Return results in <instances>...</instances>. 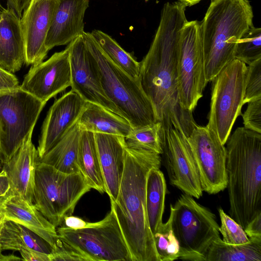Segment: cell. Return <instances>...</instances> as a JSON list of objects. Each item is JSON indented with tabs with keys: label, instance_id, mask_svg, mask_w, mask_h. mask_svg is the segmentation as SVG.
Listing matches in <instances>:
<instances>
[{
	"label": "cell",
	"instance_id": "cell-1",
	"mask_svg": "<svg viewBox=\"0 0 261 261\" xmlns=\"http://www.w3.org/2000/svg\"><path fill=\"white\" fill-rule=\"evenodd\" d=\"M186 8L178 1L164 4L154 37L140 62L139 81L165 136L173 127L188 137L197 125L192 113L181 108L178 96L177 62L181 30L188 21Z\"/></svg>",
	"mask_w": 261,
	"mask_h": 261
},
{
	"label": "cell",
	"instance_id": "cell-2",
	"mask_svg": "<svg viewBox=\"0 0 261 261\" xmlns=\"http://www.w3.org/2000/svg\"><path fill=\"white\" fill-rule=\"evenodd\" d=\"M160 154L126 147L125 164L118 193L111 201L132 261H160L148 221L146 185L148 174L161 167Z\"/></svg>",
	"mask_w": 261,
	"mask_h": 261
},
{
	"label": "cell",
	"instance_id": "cell-3",
	"mask_svg": "<svg viewBox=\"0 0 261 261\" xmlns=\"http://www.w3.org/2000/svg\"><path fill=\"white\" fill-rule=\"evenodd\" d=\"M226 143L229 214L244 229L261 214V134L239 127Z\"/></svg>",
	"mask_w": 261,
	"mask_h": 261
},
{
	"label": "cell",
	"instance_id": "cell-4",
	"mask_svg": "<svg viewBox=\"0 0 261 261\" xmlns=\"http://www.w3.org/2000/svg\"><path fill=\"white\" fill-rule=\"evenodd\" d=\"M253 18L248 0H212L200 22L207 83L235 59L238 41L253 26Z\"/></svg>",
	"mask_w": 261,
	"mask_h": 261
},
{
	"label": "cell",
	"instance_id": "cell-5",
	"mask_svg": "<svg viewBox=\"0 0 261 261\" xmlns=\"http://www.w3.org/2000/svg\"><path fill=\"white\" fill-rule=\"evenodd\" d=\"M83 37L97 70L102 89L133 129L156 122L152 103L139 80L130 77L106 55L91 33Z\"/></svg>",
	"mask_w": 261,
	"mask_h": 261
},
{
	"label": "cell",
	"instance_id": "cell-6",
	"mask_svg": "<svg viewBox=\"0 0 261 261\" xmlns=\"http://www.w3.org/2000/svg\"><path fill=\"white\" fill-rule=\"evenodd\" d=\"M91 188L81 172L66 173L38 162L35 174L33 204L56 228L72 215Z\"/></svg>",
	"mask_w": 261,
	"mask_h": 261
},
{
	"label": "cell",
	"instance_id": "cell-7",
	"mask_svg": "<svg viewBox=\"0 0 261 261\" xmlns=\"http://www.w3.org/2000/svg\"><path fill=\"white\" fill-rule=\"evenodd\" d=\"M172 228L180 246L178 259L204 261L212 243L220 238L215 215L193 197L181 194L170 205Z\"/></svg>",
	"mask_w": 261,
	"mask_h": 261
},
{
	"label": "cell",
	"instance_id": "cell-8",
	"mask_svg": "<svg viewBox=\"0 0 261 261\" xmlns=\"http://www.w3.org/2000/svg\"><path fill=\"white\" fill-rule=\"evenodd\" d=\"M247 66L234 59L213 79L210 109L206 126L225 145L240 115L245 95Z\"/></svg>",
	"mask_w": 261,
	"mask_h": 261
},
{
	"label": "cell",
	"instance_id": "cell-9",
	"mask_svg": "<svg viewBox=\"0 0 261 261\" xmlns=\"http://www.w3.org/2000/svg\"><path fill=\"white\" fill-rule=\"evenodd\" d=\"M61 239L76 248L89 261H132L131 255L113 210L102 220L74 230L56 228Z\"/></svg>",
	"mask_w": 261,
	"mask_h": 261
},
{
	"label": "cell",
	"instance_id": "cell-10",
	"mask_svg": "<svg viewBox=\"0 0 261 261\" xmlns=\"http://www.w3.org/2000/svg\"><path fill=\"white\" fill-rule=\"evenodd\" d=\"M46 103L20 87L0 91L1 162H7L34 130Z\"/></svg>",
	"mask_w": 261,
	"mask_h": 261
},
{
	"label": "cell",
	"instance_id": "cell-11",
	"mask_svg": "<svg viewBox=\"0 0 261 261\" xmlns=\"http://www.w3.org/2000/svg\"><path fill=\"white\" fill-rule=\"evenodd\" d=\"M177 71L180 105L193 113L207 83L198 20L187 21L182 28Z\"/></svg>",
	"mask_w": 261,
	"mask_h": 261
},
{
	"label": "cell",
	"instance_id": "cell-12",
	"mask_svg": "<svg viewBox=\"0 0 261 261\" xmlns=\"http://www.w3.org/2000/svg\"><path fill=\"white\" fill-rule=\"evenodd\" d=\"M203 191L216 194L226 188V149L215 133L197 125L187 137Z\"/></svg>",
	"mask_w": 261,
	"mask_h": 261
},
{
	"label": "cell",
	"instance_id": "cell-13",
	"mask_svg": "<svg viewBox=\"0 0 261 261\" xmlns=\"http://www.w3.org/2000/svg\"><path fill=\"white\" fill-rule=\"evenodd\" d=\"M162 155L170 184L199 199L203 191L187 137L178 129L170 128L165 136Z\"/></svg>",
	"mask_w": 261,
	"mask_h": 261
},
{
	"label": "cell",
	"instance_id": "cell-14",
	"mask_svg": "<svg viewBox=\"0 0 261 261\" xmlns=\"http://www.w3.org/2000/svg\"><path fill=\"white\" fill-rule=\"evenodd\" d=\"M71 86L69 45L45 62L32 65L20 88L46 103Z\"/></svg>",
	"mask_w": 261,
	"mask_h": 261
},
{
	"label": "cell",
	"instance_id": "cell-15",
	"mask_svg": "<svg viewBox=\"0 0 261 261\" xmlns=\"http://www.w3.org/2000/svg\"><path fill=\"white\" fill-rule=\"evenodd\" d=\"M71 90L85 101L99 105L121 116L106 95L97 70L86 46L83 35L69 44Z\"/></svg>",
	"mask_w": 261,
	"mask_h": 261
},
{
	"label": "cell",
	"instance_id": "cell-16",
	"mask_svg": "<svg viewBox=\"0 0 261 261\" xmlns=\"http://www.w3.org/2000/svg\"><path fill=\"white\" fill-rule=\"evenodd\" d=\"M58 0H31L20 18L27 65H36L46 57L45 41Z\"/></svg>",
	"mask_w": 261,
	"mask_h": 261
},
{
	"label": "cell",
	"instance_id": "cell-17",
	"mask_svg": "<svg viewBox=\"0 0 261 261\" xmlns=\"http://www.w3.org/2000/svg\"><path fill=\"white\" fill-rule=\"evenodd\" d=\"M85 101L72 90L56 99L50 107L42 126L37 148L42 158L76 123Z\"/></svg>",
	"mask_w": 261,
	"mask_h": 261
},
{
	"label": "cell",
	"instance_id": "cell-18",
	"mask_svg": "<svg viewBox=\"0 0 261 261\" xmlns=\"http://www.w3.org/2000/svg\"><path fill=\"white\" fill-rule=\"evenodd\" d=\"M32 130L11 158L2 164L8 176V194H16L33 204L35 174L39 162L37 149L33 144Z\"/></svg>",
	"mask_w": 261,
	"mask_h": 261
},
{
	"label": "cell",
	"instance_id": "cell-19",
	"mask_svg": "<svg viewBox=\"0 0 261 261\" xmlns=\"http://www.w3.org/2000/svg\"><path fill=\"white\" fill-rule=\"evenodd\" d=\"M89 0H58L45 41L49 51L69 44L83 35L84 16Z\"/></svg>",
	"mask_w": 261,
	"mask_h": 261
},
{
	"label": "cell",
	"instance_id": "cell-20",
	"mask_svg": "<svg viewBox=\"0 0 261 261\" xmlns=\"http://www.w3.org/2000/svg\"><path fill=\"white\" fill-rule=\"evenodd\" d=\"M106 193L110 201L116 200L125 164V138L118 135L94 133Z\"/></svg>",
	"mask_w": 261,
	"mask_h": 261
},
{
	"label": "cell",
	"instance_id": "cell-21",
	"mask_svg": "<svg viewBox=\"0 0 261 261\" xmlns=\"http://www.w3.org/2000/svg\"><path fill=\"white\" fill-rule=\"evenodd\" d=\"M0 213L5 220L25 227L46 241L51 247L59 238L54 226L35 206L22 197L8 194L0 200Z\"/></svg>",
	"mask_w": 261,
	"mask_h": 261
},
{
	"label": "cell",
	"instance_id": "cell-22",
	"mask_svg": "<svg viewBox=\"0 0 261 261\" xmlns=\"http://www.w3.org/2000/svg\"><path fill=\"white\" fill-rule=\"evenodd\" d=\"M25 60L20 18L8 5L0 12V67L13 73L20 70Z\"/></svg>",
	"mask_w": 261,
	"mask_h": 261
},
{
	"label": "cell",
	"instance_id": "cell-23",
	"mask_svg": "<svg viewBox=\"0 0 261 261\" xmlns=\"http://www.w3.org/2000/svg\"><path fill=\"white\" fill-rule=\"evenodd\" d=\"M81 131L114 135L126 137L133 130L124 117L102 106L85 101L76 122Z\"/></svg>",
	"mask_w": 261,
	"mask_h": 261
},
{
	"label": "cell",
	"instance_id": "cell-24",
	"mask_svg": "<svg viewBox=\"0 0 261 261\" xmlns=\"http://www.w3.org/2000/svg\"><path fill=\"white\" fill-rule=\"evenodd\" d=\"M81 133L76 123L56 145L39 159V162L50 165L64 173L80 172L77 156Z\"/></svg>",
	"mask_w": 261,
	"mask_h": 261
},
{
	"label": "cell",
	"instance_id": "cell-25",
	"mask_svg": "<svg viewBox=\"0 0 261 261\" xmlns=\"http://www.w3.org/2000/svg\"><path fill=\"white\" fill-rule=\"evenodd\" d=\"M77 164L80 172L91 189H95L100 193L106 192L94 133L81 131Z\"/></svg>",
	"mask_w": 261,
	"mask_h": 261
},
{
	"label": "cell",
	"instance_id": "cell-26",
	"mask_svg": "<svg viewBox=\"0 0 261 261\" xmlns=\"http://www.w3.org/2000/svg\"><path fill=\"white\" fill-rule=\"evenodd\" d=\"M2 251L31 249L50 254L51 246L36 233L12 221L5 220L0 231Z\"/></svg>",
	"mask_w": 261,
	"mask_h": 261
},
{
	"label": "cell",
	"instance_id": "cell-27",
	"mask_svg": "<svg viewBox=\"0 0 261 261\" xmlns=\"http://www.w3.org/2000/svg\"><path fill=\"white\" fill-rule=\"evenodd\" d=\"M167 185L160 167L149 171L146 185V204L149 225L153 234L163 223Z\"/></svg>",
	"mask_w": 261,
	"mask_h": 261
},
{
	"label": "cell",
	"instance_id": "cell-28",
	"mask_svg": "<svg viewBox=\"0 0 261 261\" xmlns=\"http://www.w3.org/2000/svg\"><path fill=\"white\" fill-rule=\"evenodd\" d=\"M242 244H230L220 238L211 245L204 261H260L261 240L249 239Z\"/></svg>",
	"mask_w": 261,
	"mask_h": 261
},
{
	"label": "cell",
	"instance_id": "cell-29",
	"mask_svg": "<svg viewBox=\"0 0 261 261\" xmlns=\"http://www.w3.org/2000/svg\"><path fill=\"white\" fill-rule=\"evenodd\" d=\"M91 35L109 59L130 77L139 80L140 62H138L110 36L99 30Z\"/></svg>",
	"mask_w": 261,
	"mask_h": 261
},
{
	"label": "cell",
	"instance_id": "cell-30",
	"mask_svg": "<svg viewBox=\"0 0 261 261\" xmlns=\"http://www.w3.org/2000/svg\"><path fill=\"white\" fill-rule=\"evenodd\" d=\"M164 139L162 124L156 121L150 125L133 129L125 137V142L128 148L147 150L161 155L163 152Z\"/></svg>",
	"mask_w": 261,
	"mask_h": 261
},
{
	"label": "cell",
	"instance_id": "cell-31",
	"mask_svg": "<svg viewBox=\"0 0 261 261\" xmlns=\"http://www.w3.org/2000/svg\"><path fill=\"white\" fill-rule=\"evenodd\" d=\"M171 215L153 234L160 261H173L179 258L180 246L172 228Z\"/></svg>",
	"mask_w": 261,
	"mask_h": 261
},
{
	"label": "cell",
	"instance_id": "cell-32",
	"mask_svg": "<svg viewBox=\"0 0 261 261\" xmlns=\"http://www.w3.org/2000/svg\"><path fill=\"white\" fill-rule=\"evenodd\" d=\"M235 59L249 65L261 59V29L253 26L238 41Z\"/></svg>",
	"mask_w": 261,
	"mask_h": 261
},
{
	"label": "cell",
	"instance_id": "cell-33",
	"mask_svg": "<svg viewBox=\"0 0 261 261\" xmlns=\"http://www.w3.org/2000/svg\"><path fill=\"white\" fill-rule=\"evenodd\" d=\"M221 221L220 233L223 242L230 244H242L250 240L243 227L226 214L221 207L218 209Z\"/></svg>",
	"mask_w": 261,
	"mask_h": 261
},
{
	"label": "cell",
	"instance_id": "cell-34",
	"mask_svg": "<svg viewBox=\"0 0 261 261\" xmlns=\"http://www.w3.org/2000/svg\"><path fill=\"white\" fill-rule=\"evenodd\" d=\"M261 98V59L248 65L243 105Z\"/></svg>",
	"mask_w": 261,
	"mask_h": 261
},
{
	"label": "cell",
	"instance_id": "cell-35",
	"mask_svg": "<svg viewBox=\"0 0 261 261\" xmlns=\"http://www.w3.org/2000/svg\"><path fill=\"white\" fill-rule=\"evenodd\" d=\"M50 261L75 260L89 261L88 259L76 248L58 238L50 254Z\"/></svg>",
	"mask_w": 261,
	"mask_h": 261
},
{
	"label": "cell",
	"instance_id": "cell-36",
	"mask_svg": "<svg viewBox=\"0 0 261 261\" xmlns=\"http://www.w3.org/2000/svg\"><path fill=\"white\" fill-rule=\"evenodd\" d=\"M241 115L244 127L261 134V98L248 102Z\"/></svg>",
	"mask_w": 261,
	"mask_h": 261
},
{
	"label": "cell",
	"instance_id": "cell-37",
	"mask_svg": "<svg viewBox=\"0 0 261 261\" xmlns=\"http://www.w3.org/2000/svg\"><path fill=\"white\" fill-rule=\"evenodd\" d=\"M19 87L17 78L12 73L0 67V91L12 90Z\"/></svg>",
	"mask_w": 261,
	"mask_h": 261
},
{
	"label": "cell",
	"instance_id": "cell-38",
	"mask_svg": "<svg viewBox=\"0 0 261 261\" xmlns=\"http://www.w3.org/2000/svg\"><path fill=\"white\" fill-rule=\"evenodd\" d=\"M249 239L261 240V214L252 219L244 228Z\"/></svg>",
	"mask_w": 261,
	"mask_h": 261
},
{
	"label": "cell",
	"instance_id": "cell-39",
	"mask_svg": "<svg viewBox=\"0 0 261 261\" xmlns=\"http://www.w3.org/2000/svg\"><path fill=\"white\" fill-rule=\"evenodd\" d=\"M22 259L25 261H50V254L31 249H22L19 251Z\"/></svg>",
	"mask_w": 261,
	"mask_h": 261
},
{
	"label": "cell",
	"instance_id": "cell-40",
	"mask_svg": "<svg viewBox=\"0 0 261 261\" xmlns=\"http://www.w3.org/2000/svg\"><path fill=\"white\" fill-rule=\"evenodd\" d=\"M88 224V222L84 221L81 218L70 215L64 218L63 222L60 226L77 230L85 227Z\"/></svg>",
	"mask_w": 261,
	"mask_h": 261
},
{
	"label": "cell",
	"instance_id": "cell-41",
	"mask_svg": "<svg viewBox=\"0 0 261 261\" xmlns=\"http://www.w3.org/2000/svg\"><path fill=\"white\" fill-rule=\"evenodd\" d=\"M31 0H7L8 5L13 8L17 16L21 18L22 13Z\"/></svg>",
	"mask_w": 261,
	"mask_h": 261
},
{
	"label": "cell",
	"instance_id": "cell-42",
	"mask_svg": "<svg viewBox=\"0 0 261 261\" xmlns=\"http://www.w3.org/2000/svg\"><path fill=\"white\" fill-rule=\"evenodd\" d=\"M10 189L8 176L6 172L2 169L0 171V200L8 194Z\"/></svg>",
	"mask_w": 261,
	"mask_h": 261
},
{
	"label": "cell",
	"instance_id": "cell-43",
	"mask_svg": "<svg viewBox=\"0 0 261 261\" xmlns=\"http://www.w3.org/2000/svg\"><path fill=\"white\" fill-rule=\"evenodd\" d=\"M4 222V221H3L0 223V231H1V229L2 226ZM2 251H1V246H0V261L20 260L22 259L21 258L16 256L13 254L5 255H3L2 253Z\"/></svg>",
	"mask_w": 261,
	"mask_h": 261
},
{
	"label": "cell",
	"instance_id": "cell-44",
	"mask_svg": "<svg viewBox=\"0 0 261 261\" xmlns=\"http://www.w3.org/2000/svg\"><path fill=\"white\" fill-rule=\"evenodd\" d=\"M201 0H178V2L184 4L186 7L192 6L198 4Z\"/></svg>",
	"mask_w": 261,
	"mask_h": 261
},
{
	"label": "cell",
	"instance_id": "cell-45",
	"mask_svg": "<svg viewBox=\"0 0 261 261\" xmlns=\"http://www.w3.org/2000/svg\"><path fill=\"white\" fill-rule=\"evenodd\" d=\"M3 130L1 123L0 122V151H1V137L2 135ZM0 162H1V152H0Z\"/></svg>",
	"mask_w": 261,
	"mask_h": 261
},
{
	"label": "cell",
	"instance_id": "cell-46",
	"mask_svg": "<svg viewBox=\"0 0 261 261\" xmlns=\"http://www.w3.org/2000/svg\"><path fill=\"white\" fill-rule=\"evenodd\" d=\"M2 168H3L2 164L0 162V171L2 170Z\"/></svg>",
	"mask_w": 261,
	"mask_h": 261
},
{
	"label": "cell",
	"instance_id": "cell-47",
	"mask_svg": "<svg viewBox=\"0 0 261 261\" xmlns=\"http://www.w3.org/2000/svg\"><path fill=\"white\" fill-rule=\"evenodd\" d=\"M2 8V7L1 5V4H0V12H1V10Z\"/></svg>",
	"mask_w": 261,
	"mask_h": 261
},
{
	"label": "cell",
	"instance_id": "cell-48",
	"mask_svg": "<svg viewBox=\"0 0 261 261\" xmlns=\"http://www.w3.org/2000/svg\"><path fill=\"white\" fill-rule=\"evenodd\" d=\"M145 1L146 2H147V1H149V0H145Z\"/></svg>",
	"mask_w": 261,
	"mask_h": 261
}]
</instances>
